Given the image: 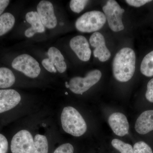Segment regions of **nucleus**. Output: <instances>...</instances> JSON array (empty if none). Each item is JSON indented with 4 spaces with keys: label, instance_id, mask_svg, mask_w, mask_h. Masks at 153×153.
I'll use <instances>...</instances> for the list:
<instances>
[{
    "label": "nucleus",
    "instance_id": "nucleus-1",
    "mask_svg": "<svg viewBox=\"0 0 153 153\" xmlns=\"http://www.w3.org/2000/svg\"><path fill=\"white\" fill-rule=\"evenodd\" d=\"M136 55L132 49L126 47L116 54L112 62L114 76L117 81L126 82L131 79L135 71Z\"/></svg>",
    "mask_w": 153,
    "mask_h": 153
},
{
    "label": "nucleus",
    "instance_id": "nucleus-27",
    "mask_svg": "<svg viewBox=\"0 0 153 153\" xmlns=\"http://www.w3.org/2000/svg\"><path fill=\"white\" fill-rule=\"evenodd\" d=\"M10 1L9 0H0V16L2 15L4 10L8 5Z\"/></svg>",
    "mask_w": 153,
    "mask_h": 153
},
{
    "label": "nucleus",
    "instance_id": "nucleus-5",
    "mask_svg": "<svg viewBox=\"0 0 153 153\" xmlns=\"http://www.w3.org/2000/svg\"><path fill=\"white\" fill-rule=\"evenodd\" d=\"M102 73L97 69L88 72L84 77L76 76L69 81V88L73 93L81 94L88 90L101 79Z\"/></svg>",
    "mask_w": 153,
    "mask_h": 153
},
{
    "label": "nucleus",
    "instance_id": "nucleus-17",
    "mask_svg": "<svg viewBox=\"0 0 153 153\" xmlns=\"http://www.w3.org/2000/svg\"><path fill=\"white\" fill-rule=\"evenodd\" d=\"M15 18L10 13H6L0 16V36L5 35L13 27Z\"/></svg>",
    "mask_w": 153,
    "mask_h": 153
},
{
    "label": "nucleus",
    "instance_id": "nucleus-18",
    "mask_svg": "<svg viewBox=\"0 0 153 153\" xmlns=\"http://www.w3.org/2000/svg\"><path fill=\"white\" fill-rule=\"evenodd\" d=\"M140 71L145 76H153V50L144 57L141 64Z\"/></svg>",
    "mask_w": 153,
    "mask_h": 153
},
{
    "label": "nucleus",
    "instance_id": "nucleus-13",
    "mask_svg": "<svg viewBox=\"0 0 153 153\" xmlns=\"http://www.w3.org/2000/svg\"><path fill=\"white\" fill-rule=\"evenodd\" d=\"M108 122L111 128L117 135L123 137L128 134L129 129L128 120L123 114L114 113L110 116Z\"/></svg>",
    "mask_w": 153,
    "mask_h": 153
},
{
    "label": "nucleus",
    "instance_id": "nucleus-23",
    "mask_svg": "<svg viewBox=\"0 0 153 153\" xmlns=\"http://www.w3.org/2000/svg\"><path fill=\"white\" fill-rule=\"evenodd\" d=\"M74 151L73 146L67 143L58 147L53 153H74Z\"/></svg>",
    "mask_w": 153,
    "mask_h": 153
},
{
    "label": "nucleus",
    "instance_id": "nucleus-2",
    "mask_svg": "<svg viewBox=\"0 0 153 153\" xmlns=\"http://www.w3.org/2000/svg\"><path fill=\"white\" fill-rule=\"evenodd\" d=\"M63 130L74 137H80L87 130V125L78 111L71 106L64 108L61 115Z\"/></svg>",
    "mask_w": 153,
    "mask_h": 153
},
{
    "label": "nucleus",
    "instance_id": "nucleus-29",
    "mask_svg": "<svg viewBox=\"0 0 153 153\" xmlns=\"http://www.w3.org/2000/svg\"><path fill=\"white\" fill-rule=\"evenodd\" d=\"M66 94H68V93H67V92H66Z\"/></svg>",
    "mask_w": 153,
    "mask_h": 153
},
{
    "label": "nucleus",
    "instance_id": "nucleus-14",
    "mask_svg": "<svg viewBox=\"0 0 153 153\" xmlns=\"http://www.w3.org/2000/svg\"><path fill=\"white\" fill-rule=\"evenodd\" d=\"M135 129L140 134L153 130V110L146 111L140 115L136 122Z\"/></svg>",
    "mask_w": 153,
    "mask_h": 153
},
{
    "label": "nucleus",
    "instance_id": "nucleus-15",
    "mask_svg": "<svg viewBox=\"0 0 153 153\" xmlns=\"http://www.w3.org/2000/svg\"><path fill=\"white\" fill-rule=\"evenodd\" d=\"M26 20L31 25V27L25 31V36L27 38H31L36 33H43L45 31V27L37 12L32 11L27 13Z\"/></svg>",
    "mask_w": 153,
    "mask_h": 153
},
{
    "label": "nucleus",
    "instance_id": "nucleus-7",
    "mask_svg": "<svg viewBox=\"0 0 153 153\" xmlns=\"http://www.w3.org/2000/svg\"><path fill=\"white\" fill-rule=\"evenodd\" d=\"M12 153H34V140L30 132L20 131L13 137L11 141Z\"/></svg>",
    "mask_w": 153,
    "mask_h": 153
},
{
    "label": "nucleus",
    "instance_id": "nucleus-20",
    "mask_svg": "<svg viewBox=\"0 0 153 153\" xmlns=\"http://www.w3.org/2000/svg\"><path fill=\"white\" fill-rule=\"evenodd\" d=\"M111 145L121 153H133V149L131 145L124 143L120 140L117 139L113 140Z\"/></svg>",
    "mask_w": 153,
    "mask_h": 153
},
{
    "label": "nucleus",
    "instance_id": "nucleus-8",
    "mask_svg": "<svg viewBox=\"0 0 153 153\" xmlns=\"http://www.w3.org/2000/svg\"><path fill=\"white\" fill-rule=\"evenodd\" d=\"M48 58L42 60V64L47 71L51 73L65 72L67 69V65L64 61V57L59 49L51 47L48 50Z\"/></svg>",
    "mask_w": 153,
    "mask_h": 153
},
{
    "label": "nucleus",
    "instance_id": "nucleus-21",
    "mask_svg": "<svg viewBox=\"0 0 153 153\" xmlns=\"http://www.w3.org/2000/svg\"><path fill=\"white\" fill-rule=\"evenodd\" d=\"M88 2L86 0H71L70 2V9L74 13H79L83 10Z\"/></svg>",
    "mask_w": 153,
    "mask_h": 153
},
{
    "label": "nucleus",
    "instance_id": "nucleus-22",
    "mask_svg": "<svg viewBox=\"0 0 153 153\" xmlns=\"http://www.w3.org/2000/svg\"><path fill=\"white\" fill-rule=\"evenodd\" d=\"M133 149V153H153L150 147L144 142L136 143Z\"/></svg>",
    "mask_w": 153,
    "mask_h": 153
},
{
    "label": "nucleus",
    "instance_id": "nucleus-25",
    "mask_svg": "<svg viewBox=\"0 0 153 153\" xmlns=\"http://www.w3.org/2000/svg\"><path fill=\"white\" fill-rule=\"evenodd\" d=\"M8 149V142L4 136L0 134V153H7Z\"/></svg>",
    "mask_w": 153,
    "mask_h": 153
},
{
    "label": "nucleus",
    "instance_id": "nucleus-19",
    "mask_svg": "<svg viewBox=\"0 0 153 153\" xmlns=\"http://www.w3.org/2000/svg\"><path fill=\"white\" fill-rule=\"evenodd\" d=\"M48 149L47 137L42 135H36L34 139V153H48Z\"/></svg>",
    "mask_w": 153,
    "mask_h": 153
},
{
    "label": "nucleus",
    "instance_id": "nucleus-24",
    "mask_svg": "<svg viewBox=\"0 0 153 153\" xmlns=\"http://www.w3.org/2000/svg\"><path fill=\"white\" fill-rule=\"evenodd\" d=\"M146 97L148 101L153 103V78L148 83Z\"/></svg>",
    "mask_w": 153,
    "mask_h": 153
},
{
    "label": "nucleus",
    "instance_id": "nucleus-11",
    "mask_svg": "<svg viewBox=\"0 0 153 153\" xmlns=\"http://www.w3.org/2000/svg\"><path fill=\"white\" fill-rule=\"evenodd\" d=\"M70 47L79 60L86 62L90 60L91 51L86 38L82 36H75L70 40Z\"/></svg>",
    "mask_w": 153,
    "mask_h": 153
},
{
    "label": "nucleus",
    "instance_id": "nucleus-28",
    "mask_svg": "<svg viewBox=\"0 0 153 153\" xmlns=\"http://www.w3.org/2000/svg\"><path fill=\"white\" fill-rule=\"evenodd\" d=\"M65 85H66V87L67 88H69V84H68V82H66V83H65Z\"/></svg>",
    "mask_w": 153,
    "mask_h": 153
},
{
    "label": "nucleus",
    "instance_id": "nucleus-26",
    "mask_svg": "<svg viewBox=\"0 0 153 153\" xmlns=\"http://www.w3.org/2000/svg\"><path fill=\"white\" fill-rule=\"evenodd\" d=\"M152 1L150 0H126V1L130 6L139 7Z\"/></svg>",
    "mask_w": 153,
    "mask_h": 153
},
{
    "label": "nucleus",
    "instance_id": "nucleus-10",
    "mask_svg": "<svg viewBox=\"0 0 153 153\" xmlns=\"http://www.w3.org/2000/svg\"><path fill=\"white\" fill-rule=\"evenodd\" d=\"M91 47L94 48L93 51L94 57H97L101 62H104L109 59L111 54L105 45V39L101 33L95 32L89 39Z\"/></svg>",
    "mask_w": 153,
    "mask_h": 153
},
{
    "label": "nucleus",
    "instance_id": "nucleus-4",
    "mask_svg": "<svg viewBox=\"0 0 153 153\" xmlns=\"http://www.w3.org/2000/svg\"><path fill=\"white\" fill-rule=\"evenodd\" d=\"M102 10L109 27L114 32H120L124 29L122 21L123 15L125 10L114 0L107 1Z\"/></svg>",
    "mask_w": 153,
    "mask_h": 153
},
{
    "label": "nucleus",
    "instance_id": "nucleus-16",
    "mask_svg": "<svg viewBox=\"0 0 153 153\" xmlns=\"http://www.w3.org/2000/svg\"><path fill=\"white\" fill-rule=\"evenodd\" d=\"M16 81V77L10 69L6 67L0 68V88L11 87Z\"/></svg>",
    "mask_w": 153,
    "mask_h": 153
},
{
    "label": "nucleus",
    "instance_id": "nucleus-12",
    "mask_svg": "<svg viewBox=\"0 0 153 153\" xmlns=\"http://www.w3.org/2000/svg\"><path fill=\"white\" fill-rule=\"evenodd\" d=\"M21 100L19 92L14 89L0 90V114L13 109Z\"/></svg>",
    "mask_w": 153,
    "mask_h": 153
},
{
    "label": "nucleus",
    "instance_id": "nucleus-3",
    "mask_svg": "<svg viewBox=\"0 0 153 153\" xmlns=\"http://www.w3.org/2000/svg\"><path fill=\"white\" fill-rule=\"evenodd\" d=\"M106 22L104 13L101 11H92L86 12L78 18L75 26L79 32L91 33L100 30Z\"/></svg>",
    "mask_w": 153,
    "mask_h": 153
},
{
    "label": "nucleus",
    "instance_id": "nucleus-9",
    "mask_svg": "<svg viewBox=\"0 0 153 153\" xmlns=\"http://www.w3.org/2000/svg\"><path fill=\"white\" fill-rule=\"evenodd\" d=\"M37 13L44 27L49 29L55 28L57 20L54 12V7L51 2L41 1L37 5Z\"/></svg>",
    "mask_w": 153,
    "mask_h": 153
},
{
    "label": "nucleus",
    "instance_id": "nucleus-6",
    "mask_svg": "<svg viewBox=\"0 0 153 153\" xmlns=\"http://www.w3.org/2000/svg\"><path fill=\"white\" fill-rule=\"evenodd\" d=\"M12 66L14 69L30 78H36L41 73V68L38 61L27 54L19 55L15 58Z\"/></svg>",
    "mask_w": 153,
    "mask_h": 153
}]
</instances>
